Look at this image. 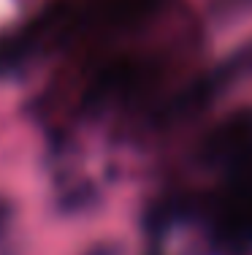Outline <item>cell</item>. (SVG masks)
Here are the masks:
<instances>
[{"label":"cell","mask_w":252,"mask_h":255,"mask_svg":"<svg viewBox=\"0 0 252 255\" xmlns=\"http://www.w3.org/2000/svg\"><path fill=\"white\" fill-rule=\"evenodd\" d=\"M8 220H11V206L0 198V234L5 231V226H8Z\"/></svg>","instance_id":"obj_2"},{"label":"cell","mask_w":252,"mask_h":255,"mask_svg":"<svg viewBox=\"0 0 252 255\" xmlns=\"http://www.w3.org/2000/svg\"><path fill=\"white\" fill-rule=\"evenodd\" d=\"M35 49V41L30 33H16V35H3L0 38V76H14L27 65L30 54Z\"/></svg>","instance_id":"obj_1"}]
</instances>
